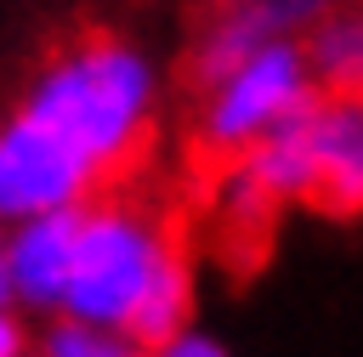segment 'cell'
Here are the masks:
<instances>
[{
	"instance_id": "cell-11",
	"label": "cell",
	"mask_w": 363,
	"mask_h": 357,
	"mask_svg": "<svg viewBox=\"0 0 363 357\" xmlns=\"http://www.w3.org/2000/svg\"><path fill=\"white\" fill-rule=\"evenodd\" d=\"M0 300H11V283H6V221H0Z\"/></svg>"
},
{
	"instance_id": "cell-6",
	"label": "cell",
	"mask_w": 363,
	"mask_h": 357,
	"mask_svg": "<svg viewBox=\"0 0 363 357\" xmlns=\"http://www.w3.org/2000/svg\"><path fill=\"white\" fill-rule=\"evenodd\" d=\"M74 232H79V204L6 227V283L23 317H51L62 306V283L74 266Z\"/></svg>"
},
{
	"instance_id": "cell-3",
	"label": "cell",
	"mask_w": 363,
	"mask_h": 357,
	"mask_svg": "<svg viewBox=\"0 0 363 357\" xmlns=\"http://www.w3.org/2000/svg\"><path fill=\"white\" fill-rule=\"evenodd\" d=\"M318 91H323V79L312 74L306 40H267L261 51H250L244 62H233L199 85L193 142L227 164V159L250 153L261 136L284 130Z\"/></svg>"
},
{
	"instance_id": "cell-8",
	"label": "cell",
	"mask_w": 363,
	"mask_h": 357,
	"mask_svg": "<svg viewBox=\"0 0 363 357\" xmlns=\"http://www.w3.org/2000/svg\"><path fill=\"white\" fill-rule=\"evenodd\" d=\"M34 351L40 357H147V346L113 323H91V317H68V312H51L45 329L34 334Z\"/></svg>"
},
{
	"instance_id": "cell-1",
	"label": "cell",
	"mask_w": 363,
	"mask_h": 357,
	"mask_svg": "<svg viewBox=\"0 0 363 357\" xmlns=\"http://www.w3.org/2000/svg\"><path fill=\"white\" fill-rule=\"evenodd\" d=\"M193 306H199L193 261L164 210L125 193H96L79 204L74 266L57 312L113 323L142 346H159L193 323Z\"/></svg>"
},
{
	"instance_id": "cell-4",
	"label": "cell",
	"mask_w": 363,
	"mask_h": 357,
	"mask_svg": "<svg viewBox=\"0 0 363 357\" xmlns=\"http://www.w3.org/2000/svg\"><path fill=\"white\" fill-rule=\"evenodd\" d=\"M102 193V176L34 113L11 108L0 119V221L17 227L45 210H68Z\"/></svg>"
},
{
	"instance_id": "cell-2",
	"label": "cell",
	"mask_w": 363,
	"mask_h": 357,
	"mask_svg": "<svg viewBox=\"0 0 363 357\" xmlns=\"http://www.w3.org/2000/svg\"><path fill=\"white\" fill-rule=\"evenodd\" d=\"M23 113H34L45 130H57L96 176L102 187L125 176L159 119V68L136 40L119 34H85L40 62L28 79Z\"/></svg>"
},
{
	"instance_id": "cell-7",
	"label": "cell",
	"mask_w": 363,
	"mask_h": 357,
	"mask_svg": "<svg viewBox=\"0 0 363 357\" xmlns=\"http://www.w3.org/2000/svg\"><path fill=\"white\" fill-rule=\"evenodd\" d=\"M306 57L312 74L323 85H352L363 91V11H329L312 34H306Z\"/></svg>"
},
{
	"instance_id": "cell-10",
	"label": "cell",
	"mask_w": 363,
	"mask_h": 357,
	"mask_svg": "<svg viewBox=\"0 0 363 357\" xmlns=\"http://www.w3.org/2000/svg\"><path fill=\"white\" fill-rule=\"evenodd\" d=\"M28 351H34V340L23 329V312L11 300H0V357H28Z\"/></svg>"
},
{
	"instance_id": "cell-9",
	"label": "cell",
	"mask_w": 363,
	"mask_h": 357,
	"mask_svg": "<svg viewBox=\"0 0 363 357\" xmlns=\"http://www.w3.org/2000/svg\"><path fill=\"white\" fill-rule=\"evenodd\" d=\"M147 357H233L216 334H204V329H176L170 340H159V346H147Z\"/></svg>"
},
{
	"instance_id": "cell-5",
	"label": "cell",
	"mask_w": 363,
	"mask_h": 357,
	"mask_svg": "<svg viewBox=\"0 0 363 357\" xmlns=\"http://www.w3.org/2000/svg\"><path fill=\"white\" fill-rule=\"evenodd\" d=\"M295 130L306 147V204L323 215H363V91L323 85Z\"/></svg>"
},
{
	"instance_id": "cell-12",
	"label": "cell",
	"mask_w": 363,
	"mask_h": 357,
	"mask_svg": "<svg viewBox=\"0 0 363 357\" xmlns=\"http://www.w3.org/2000/svg\"><path fill=\"white\" fill-rule=\"evenodd\" d=\"M28 357H40V351H28Z\"/></svg>"
}]
</instances>
